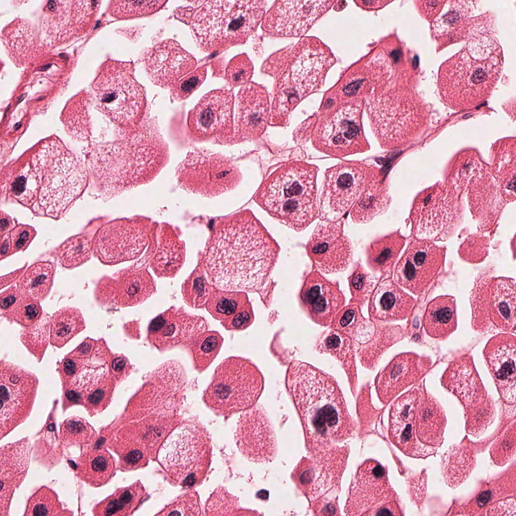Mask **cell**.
<instances>
[{
	"label": "cell",
	"instance_id": "1",
	"mask_svg": "<svg viewBox=\"0 0 516 516\" xmlns=\"http://www.w3.org/2000/svg\"><path fill=\"white\" fill-rule=\"evenodd\" d=\"M280 248L249 209L215 220L201 264L217 289L256 292L269 281Z\"/></svg>",
	"mask_w": 516,
	"mask_h": 516
},
{
	"label": "cell",
	"instance_id": "2",
	"mask_svg": "<svg viewBox=\"0 0 516 516\" xmlns=\"http://www.w3.org/2000/svg\"><path fill=\"white\" fill-rule=\"evenodd\" d=\"M119 130L118 139L97 145L90 157L95 183L103 199L149 183L169 159L157 119L147 112L138 125Z\"/></svg>",
	"mask_w": 516,
	"mask_h": 516
},
{
	"label": "cell",
	"instance_id": "3",
	"mask_svg": "<svg viewBox=\"0 0 516 516\" xmlns=\"http://www.w3.org/2000/svg\"><path fill=\"white\" fill-rule=\"evenodd\" d=\"M286 386L300 415L312 453L329 449L352 436L354 430L335 379L300 361L289 365Z\"/></svg>",
	"mask_w": 516,
	"mask_h": 516
},
{
	"label": "cell",
	"instance_id": "4",
	"mask_svg": "<svg viewBox=\"0 0 516 516\" xmlns=\"http://www.w3.org/2000/svg\"><path fill=\"white\" fill-rule=\"evenodd\" d=\"M26 168L12 182L13 195L23 205L38 208L51 218L61 217L87 184L84 167L57 139L41 144Z\"/></svg>",
	"mask_w": 516,
	"mask_h": 516
},
{
	"label": "cell",
	"instance_id": "5",
	"mask_svg": "<svg viewBox=\"0 0 516 516\" xmlns=\"http://www.w3.org/2000/svg\"><path fill=\"white\" fill-rule=\"evenodd\" d=\"M333 58L313 38L304 37L271 55L261 71L274 78L269 124L286 126L298 103L321 85Z\"/></svg>",
	"mask_w": 516,
	"mask_h": 516
},
{
	"label": "cell",
	"instance_id": "6",
	"mask_svg": "<svg viewBox=\"0 0 516 516\" xmlns=\"http://www.w3.org/2000/svg\"><path fill=\"white\" fill-rule=\"evenodd\" d=\"M503 67L502 50L488 34L472 38L440 67L438 87L442 100L455 107L473 106L491 94Z\"/></svg>",
	"mask_w": 516,
	"mask_h": 516
},
{
	"label": "cell",
	"instance_id": "7",
	"mask_svg": "<svg viewBox=\"0 0 516 516\" xmlns=\"http://www.w3.org/2000/svg\"><path fill=\"white\" fill-rule=\"evenodd\" d=\"M316 175L305 162H283L263 180L253 200L277 221L302 231L319 215Z\"/></svg>",
	"mask_w": 516,
	"mask_h": 516
},
{
	"label": "cell",
	"instance_id": "8",
	"mask_svg": "<svg viewBox=\"0 0 516 516\" xmlns=\"http://www.w3.org/2000/svg\"><path fill=\"white\" fill-rule=\"evenodd\" d=\"M182 8L198 47L220 52L244 44L256 31L265 14V1H195Z\"/></svg>",
	"mask_w": 516,
	"mask_h": 516
},
{
	"label": "cell",
	"instance_id": "9",
	"mask_svg": "<svg viewBox=\"0 0 516 516\" xmlns=\"http://www.w3.org/2000/svg\"><path fill=\"white\" fill-rule=\"evenodd\" d=\"M134 69L131 62L109 60L93 84L97 108L120 128L138 125L147 113L145 90Z\"/></svg>",
	"mask_w": 516,
	"mask_h": 516
},
{
	"label": "cell",
	"instance_id": "10",
	"mask_svg": "<svg viewBox=\"0 0 516 516\" xmlns=\"http://www.w3.org/2000/svg\"><path fill=\"white\" fill-rule=\"evenodd\" d=\"M264 389L263 375L255 365L247 359L231 356L216 368L203 399L215 412L231 414L252 407Z\"/></svg>",
	"mask_w": 516,
	"mask_h": 516
},
{
	"label": "cell",
	"instance_id": "11",
	"mask_svg": "<svg viewBox=\"0 0 516 516\" xmlns=\"http://www.w3.org/2000/svg\"><path fill=\"white\" fill-rule=\"evenodd\" d=\"M211 439L206 428L196 420L185 421L164 442L159 461L171 478L183 486L201 480L210 463Z\"/></svg>",
	"mask_w": 516,
	"mask_h": 516
},
{
	"label": "cell",
	"instance_id": "12",
	"mask_svg": "<svg viewBox=\"0 0 516 516\" xmlns=\"http://www.w3.org/2000/svg\"><path fill=\"white\" fill-rule=\"evenodd\" d=\"M175 177L182 189L211 198L235 188L242 175L229 157L203 148H195L177 166Z\"/></svg>",
	"mask_w": 516,
	"mask_h": 516
},
{
	"label": "cell",
	"instance_id": "13",
	"mask_svg": "<svg viewBox=\"0 0 516 516\" xmlns=\"http://www.w3.org/2000/svg\"><path fill=\"white\" fill-rule=\"evenodd\" d=\"M152 235L151 221L146 218L118 219L99 229L92 249L102 263L115 265L139 257L150 243Z\"/></svg>",
	"mask_w": 516,
	"mask_h": 516
},
{
	"label": "cell",
	"instance_id": "14",
	"mask_svg": "<svg viewBox=\"0 0 516 516\" xmlns=\"http://www.w3.org/2000/svg\"><path fill=\"white\" fill-rule=\"evenodd\" d=\"M395 496L384 467L366 461L352 479L344 511L349 515H397Z\"/></svg>",
	"mask_w": 516,
	"mask_h": 516
},
{
	"label": "cell",
	"instance_id": "15",
	"mask_svg": "<svg viewBox=\"0 0 516 516\" xmlns=\"http://www.w3.org/2000/svg\"><path fill=\"white\" fill-rule=\"evenodd\" d=\"M234 101L233 92L226 88L205 94L188 113L187 126L191 137L198 141L231 144Z\"/></svg>",
	"mask_w": 516,
	"mask_h": 516
},
{
	"label": "cell",
	"instance_id": "16",
	"mask_svg": "<svg viewBox=\"0 0 516 516\" xmlns=\"http://www.w3.org/2000/svg\"><path fill=\"white\" fill-rule=\"evenodd\" d=\"M364 164L342 163L325 175L319 199L321 220L341 219L372 181Z\"/></svg>",
	"mask_w": 516,
	"mask_h": 516
},
{
	"label": "cell",
	"instance_id": "17",
	"mask_svg": "<svg viewBox=\"0 0 516 516\" xmlns=\"http://www.w3.org/2000/svg\"><path fill=\"white\" fill-rule=\"evenodd\" d=\"M490 269L476 276L470 293L473 318L503 322L515 329L516 286L514 279L495 277Z\"/></svg>",
	"mask_w": 516,
	"mask_h": 516
},
{
	"label": "cell",
	"instance_id": "18",
	"mask_svg": "<svg viewBox=\"0 0 516 516\" xmlns=\"http://www.w3.org/2000/svg\"><path fill=\"white\" fill-rule=\"evenodd\" d=\"M446 250L413 236L395 269V282L414 295L422 294L443 271Z\"/></svg>",
	"mask_w": 516,
	"mask_h": 516
},
{
	"label": "cell",
	"instance_id": "19",
	"mask_svg": "<svg viewBox=\"0 0 516 516\" xmlns=\"http://www.w3.org/2000/svg\"><path fill=\"white\" fill-rule=\"evenodd\" d=\"M359 108L346 105L318 122L312 141L317 149L336 156H344L367 147Z\"/></svg>",
	"mask_w": 516,
	"mask_h": 516
},
{
	"label": "cell",
	"instance_id": "20",
	"mask_svg": "<svg viewBox=\"0 0 516 516\" xmlns=\"http://www.w3.org/2000/svg\"><path fill=\"white\" fill-rule=\"evenodd\" d=\"M1 436H5L29 415L38 379L33 373L10 362L1 365Z\"/></svg>",
	"mask_w": 516,
	"mask_h": 516
},
{
	"label": "cell",
	"instance_id": "21",
	"mask_svg": "<svg viewBox=\"0 0 516 516\" xmlns=\"http://www.w3.org/2000/svg\"><path fill=\"white\" fill-rule=\"evenodd\" d=\"M417 108L414 99L403 94L381 97L368 105L370 124L381 145L394 148L407 139Z\"/></svg>",
	"mask_w": 516,
	"mask_h": 516
},
{
	"label": "cell",
	"instance_id": "22",
	"mask_svg": "<svg viewBox=\"0 0 516 516\" xmlns=\"http://www.w3.org/2000/svg\"><path fill=\"white\" fill-rule=\"evenodd\" d=\"M332 1H276L265 14L261 28L271 37L303 36L331 6Z\"/></svg>",
	"mask_w": 516,
	"mask_h": 516
},
{
	"label": "cell",
	"instance_id": "23",
	"mask_svg": "<svg viewBox=\"0 0 516 516\" xmlns=\"http://www.w3.org/2000/svg\"><path fill=\"white\" fill-rule=\"evenodd\" d=\"M306 248L316 270L322 273L344 271L352 261V245L344 233L343 219L319 221Z\"/></svg>",
	"mask_w": 516,
	"mask_h": 516
},
{
	"label": "cell",
	"instance_id": "24",
	"mask_svg": "<svg viewBox=\"0 0 516 516\" xmlns=\"http://www.w3.org/2000/svg\"><path fill=\"white\" fill-rule=\"evenodd\" d=\"M234 135L231 144L259 139L265 132L270 115L266 89L249 82L240 88L237 95Z\"/></svg>",
	"mask_w": 516,
	"mask_h": 516
},
{
	"label": "cell",
	"instance_id": "25",
	"mask_svg": "<svg viewBox=\"0 0 516 516\" xmlns=\"http://www.w3.org/2000/svg\"><path fill=\"white\" fill-rule=\"evenodd\" d=\"M144 62L152 83L170 89L183 77L194 71L197 65L195 58L172 39L162 41L149 49Z\"/></svg>",
	"mask_w": 516,
	"mask_h": 516
},
{
	"label": "cell",
	"instance_id": "26",
	"mask_svg": "<svg viewBox=\"0 0 516 516\" xmlns=\"http://www.w3.org/2000/svg\"><path fill=\"white\" fill-rule=\"evenodd\" d=\"M235 438L240 452L250 461L270 462L276 455V442L272 426L260 406L241 415Z\"/></svg>",
	"mask_w": 516,
	"mask_h": 516
},
{
	"label": "cell",
	"instance_id": "27",
	"mask_svg": "<svg viewBox=\"0 0 516 516\" xmlns=\"http://www.w3.org/2000/svg\"><path fill=\"white\" fill-rule=\"evenodd\" d=\"M155 291V282L148 270L131 266L103 279L97 295L105 303L124 307L143 302Z\"/></svg>",
	"mask_w": 516,
	"mask_h": 516
},
{
	"label": "cell",
	"instance_id": "28",
	"mask_svg": "<svg viewBox=\"0 0 516 516\" xmlns=\"http://www.w3.org/2000/svg\"><path fill=\"white\" fill-rule=\"evenodd\" d=\"M207 330V324L200 316L191 315L183 310L170 308L150 324L148 338L159 349L180 344L195 342Z\"/></svg>",
	"mask_w": 516,
	"mask_h": 516
},
{
	"label": "cell",
	"instance_id": "29",
	"mask_svg": "<svg viewBox=\"0 0 516 516\" xmlns=\"http://www.w3.org/2000/svg\"><path fill=\"white\" fill-rule=\"evenodd\" d=\"M345 301L337 283L327 280L316 270H312L306 276L300 292V302L315 323L324 326L330 325Z\"/></svg>",
	"mask_w": 516,
	"mask_h": 516
},
{
	"label": "cell",
	"instance_id": "30",
	"mask_svg": "<svg viewBox=\"0 0 516 516\" xmlns=\"http://www.w3.org/2000/svg\"><path fill=\"white\" fill-rule=\"evenodd\" d=\"M88 1H49L43 29L49 41H62L76 35L89 23L97 2Z\"/></svg>",
	"mask_w": 516,
	"mask_h": 516
},
{
	"label": "cell",
	"instance_id": "31",
	"mask_svg": "<svg viewBox=\"0 0 516 516\" xmlns=\"http://www.w3.org/2000/svg\"><path fill=\"white\" fill-rule=\"evenodd\" d=\"M485 356L501 396L505 400L514 403L515 337L503 334L491 338L485 348Z\"/></svg>",
	"mask_w": 516,
	"mask_h": 516
},
{
	"label": "cell",
	"instance_id": "32",
	"mask_svg": "<svg viewBox=\"0 0 516 516\" xmlns=\"http://www.w3.org/2000/svg\"><path fill=\"white\" fill-rule=\"evenodd\" d=\"M415 303L412 296L388 277L376 285L370 296L369 316L373 320H402L411 314Z\"/></svg>",
	"mask_w": 516,
	"mask_h": 516
},
{
	"label": "cell",
	"instance_id": "33",
	"mask_svg": "<svg viewBox=\"0 0 516 516\" xmlns=\"http://www.w3.org/2000/svg\"><path fill=\"white\" fill-rule=\"evenodd\" d=\"M155 243L150 244V266L160 277H174L182 267L185 260V246L172 227L162 224L156 230Z\"/></svg>",
	"mask_w": 516,
	"mask_h": 516
},
{
	"label": "cell",
	"instance_id": "34",
	"mask_svg": "<svg viewBox=\"0 0 516 516\" xmlns=\"http://www.w3.org/2000/svg\"><path fill=\"white\" fill-rule=\"evenodd\" d=\"M31 453L26 439L7 444L1 449V511H6L12 492L23 480L28 469Z\"/></svg>",
	"mask_w": 516,
	"mask_h": 516
},
{
	"label": "cell",
	"instance_id": "35",
	"mask_svg": "<svg viewBox=\"0 0 516 516\" xmlns=\"http://www.w3.org/2000/svg\"><path fill=\"white\" fill-rule=\"evenodd\" d=\"M416 358L417 356L411 353L399 355L377 374L375 388L383 403L388 404L420 377L417 373Z\"/></svg>",
	"mask_w": 516,
	"mask_h": 516
},
{
	"label": "cell",
	"instance_id": "36",
	"mask_svg": "<svg viewBox=\"0 0 516 516\" xmlns=\"http://www.w3.org/2000/svg\"><path fill=\"white\" fill-rule=\"evenodd\" d=\"M2 37L9 56L17 64L29 63L39 51L35 30L24 20H17L9 25L4 30Z\"/></svg>",
	"mask_w": 516,
	"mask_h": 516
},
{
	"label": "cell",
	"instance_id": "37",
	"mask_svg": "<svg viewBox=\"0 0 516 516\" xmlns=\"http://www.w3.org/2000/svg\"><path fill=\"white\" fill-rule=\"evenodd\" d=\"M423 324L431 337L440 339L448 337L456 329L455 298L441 295L430 301L424 314Z\"/></svg>",
	"mask_w": 516,
	"mask_h": 516
},
{
	"label": "cell",
	"instance_id": "38",
	"mask_svg": "<svg viewBox=\"0 0 516 516\" xmlns=\"http://www.w3.org/2000/svg\"><path fill=\"white\" fill-rule=\"evenodd\" d=\"M406 243V238L400 231L376 238L366 250L367 264L383 277L390 276L394 264Z\"/></svg>",
	"mask_w": 516,
	"mask_h": 516
},
{
	"label": "cell",
	"instance_id": "39",
	"mask_svg": "<svg viewBox=\"0 0 516 516\" xmlns=\"http://www.w3.org/2000/svg\"><path fill=\"white\" fill-rule=\"evenodd\" d=\"M77 476L94 487L106 483L115 473V464L111 455L104 448L86 451L78 459Z\"/></svg>",
	"mask_w": 516,
	"mask_h": 516
},
{
	"label": "cell",
	"instance_id": "40",
	"mask_svg": "<svg viewBox=\"0 0 516 516\" xmlns=\"http://www.w3.org/2000/svg\"><path fill=\"white\" fill-rule=\"evenodd\" d=\"M144 488L139 483L118 489L94 508L95 515H130L145 496Z\"/></svg>",
	"mask_w": 516,
	"mask_h": 516
},
{
	"label": "cell",
	"instance_id": "41",
	"mask_svg": "<svg viewBox=\"0 0 516 516\" xmlns=\"http://www.w3.org/2000/svg\"><path fill=\"white\" fill-rule=\"evenodd\" d=\"M390 200L383 194L379 186L373 181L354 204L351 217L355 223L365 224L375 217L384 214L388 210Z\"/></svg>",
	"mask_w": 516,
	"mask_h": 516
},
{
	"label": "cell",
	"instance_id": "42",
	"mask_svg": "<svg viewBox=\"0 0 516 516\" xmlns=\"http://www.w3.org/2000/svg\"><path fill=\"white\" fill-rule=\"evenodd\" d=\"M54 268L51 263L40 262L31 266L20 278L18 287L20 292L36 300L48 294L53 281Z\"/></svg>",
	"mask_w": 516,
	"mask_h": 516
},
{
	"label": "cell",
	"instance_id": "43",
	"mask_svg": "<svg viewBox=\"0 0 516 516\" xmlns=\"http://www.w3.org/2000/svg\"><path fill=\"white\" fill-rule=\"evenodd\" d=\"M85 327L80 310L75 307H63L55 312L52 317L51 344L61 347Z\"/></svg>",
	"mask_w": 516,
	"mask_h": 516
},
{
	"label": "cell",
	"instance_id": "44",
	"mask_svg": "<svg viewBox=\"0 0 516 516\" xmlns=\"http://www.w3.org/2000/svg\"><path fill=\"white\" fill-rule=\"evenodd\" d=\"M347 335L331 329L325 332L317 343V350L329 353L344 365L346 372L355 370L354 357L351 340Z\"/></svg>",
	"mask_w": 516,
	"mask_h": 516
},
{
	"label": "cell",
	"instance_id": "45",
	"mask_svg": "<svg viewBox=\"0 0 516 516\" xmlns=\"http://www.w3.org/2000/svg\"><path fill=\"white\" fill-rule=\"evenodd\" d=\"M249 302L245 293L217 289L211 292L206 307L215 319L222 321L232 316Z\"/></svg>",
	"mask_w": 516,
	"mask_h": 516
},
{
	"label": "cell",
	"instance_id": "46",
	"mask_svg": "<svg viewBox=\"0 0 516 516\" xmlns=\"http://www.w3.org/2000/svg\"><path fill=\"white\" fill-rule=\"evenodd\" d=\"M92 248V243L87 236L78 235L70 237L58 250L59 262L67 268L78 267L89 260Z\"/></svg>",
	"mask_w": 516,
	"mask_h": 516
},
{
	"label": "cell",
	"instance_id": "47",
	"mask_svg": "<svg viewBox=\"0 0 516 516\" xmlns=\"http://www.w3.org/2000/svg\"><path fill=\"white\" fill-rule=\"evenodd\" d=\"M223 338L216 331L205 332L194 344L191 351L196 368L200 372L206 369L218 354Z\"/></svg>",
	"mask_w": 516,
	"mask_h": 516
},
{
	"label": "cell",
	"instance_id": "48",
	"mask_svg": "<svg viewBox=\"0 0 516 516\" xmlns=\"http://www.w3.org/2000/svg\"><path fill=\"white\" fill-rule=\"evenodd\" d=\"M182 295L184 302L193 308L204 307L211 294L210 286L198 266L184 281Z\"/></svg>",
	"mask_w": 516,
	"mask_h": 516
},
{
	"label": "cell",
	"instance_id": "49",
	"mask_svg": "<svg viewBox=\"0 0 516 516\" xmlns=\"http://www.w3.org/2000/svg\"><path fill=\"white\" fill-rule=\"evenodd\" d=\"M166 1H114L110 12L118 19H126L150 15L161 9Z\"/></svg>",
	"mask_w": 516,
	"mask_h": 516
},
{
	"label": "cell",
	"instance_id": "50",
	"mask_svg": "<svg viewBox=\"0 0 516 516\" xmlns=\"http://www.w3.org/2000/svg\"><path fill=\"white\" fill-rule=\"evenodd\" d=\"M349 289L352 296L350 303L362 305L371 296L377 279L369 273L359 263H356L348 277Z\"/></svg>",
	"mask_w": 516,
	"mask_h": 516
},
{
	"label": "cell",
	"instance_id": "51",
	"mask_svg": "<svg viewBox=\"0 0 516 516\" xmlns=\"http://www.w3.org/2000/svg\"><path fill=\"white\" fill-rule=\"evenodd\" d=\"M56 494L43 487L29 499L25 515L46 516L65 515Z\"/></svg>",
	"mask_w": 516,
	"mask_h": 516
},
{
	"label": "cell",
	"instance_id": "52",
	"mask_svg": "<svg viewBox=\"0 0 516 516\" xmlns=\"http://www.w3.org/2000/svg\"><path fill=\"white\" fill-rule=\"evenodd\" d=\"M3 312L8 318L27 326L39 319L42 310L37 300L20 292L12 305Z\"/></svg>",
	"mask_w": 516,
	"mask_h": 516
},
{
	"label": "cell",
	"instance_id": "53",
	"mask_svg": "<svg viewBox=\"0 0 516 516\" xmlns=\"http://www.w3.org/2000/svg\"><path fill=\"white\" fill-rule=\"evenodd\" d=\"M94 431L86 420L73 416L64 421L60 434L61 440L64 443L81 444L89 442L94 435Z\"/></svg>",
	"mask_w": 516,
	"mask_h": 516
},
{
	"label": "cell",
	"instance_id": "54",
	"mask_svg": "<svg viewBox=\"0 0 516 516\" xmlns=\"http://www.w3.org/2000/svg\"><path fill=\"white\" fill-rule=\"evenodd\" d=\"M253 65L245 53L233 57L227 64L223 77L231 88L242 86L250 82L253 74Z\"/></svg>",
	"mask_w": 516,
	"mask_h": 516
},
{
	"label": "cell",
	"instance_id": "55",
	"mask_svg": "<svg viewBox=\"0 0 516 516\" xmlns=\"http://www.w3.org/2000/svg\"><path fill=\"white\" fill-rule=\"evenodd\" d=\"M36 234L35 229L29 225L20 224L1 239V259L16 252L25 250Z\"/></svg>",
	"mask_w": 516,
	"mask_h": 516
},
{
	"label": "cell",
	"instance_id": "56",
	"mask_svg": "<svg viewBox=\"0 0 516 516\" xmlns=\"http://www.w3.org/2000/svg\"><path fill=\"white\" fill-rule=\"evenodd\" d=\"M488 237L481 234L468 236L460 245L458 252L463 260L472 264L481 263L488 253Z\"/></svg>",
	"mask_w": 516,
	"mask_h": 516
},
{
	"label": "cell",
	"instance_id": "57",
	"mask_svg": "<svg viewBox=\"0 0 516 516\" xmlns=\"http://www.w3.org/2000/svg\"><path fill=\"white\" fill-rule=\"evenodd\" d=\"M364 319L359 306L350 303L337 313L331 324L332 329L352 337L358 325Z\"/></svg>",
	"mask_w": 516,
	"mask_h": 516
},
{
	"label": "cell",
	"instance_id": "58",
	"mask_svg": "<svg viewBox=\"0 0 516 516\" xmlns=\"http://www.w3.org/2000/svg\"><path fill=\"white\" fill-rule=\"evenodd\" d=\"M207 75V65H203L182 78L171 89L172 98L181 101L188 97L204 82Z\"/></svg>",
	"mask_w": 516,
	"mask_h": 516
},
{
	"label": "cell",
	"instance_id": "59",
	"mask_svg": "<svg viewBox=\"0 0 516 516\" xmlns=\"http://www.w3.org/2000/svg\"><path fill=\"white\" fill-rule=\"evenodd\" d=\"M200 507L197 497L194 493L179 497L161 511L160 515H199Z\"/></svg>",
	"mask_w": 516,
	"mask_h": 516
},
{
	"label": "cell",
	"instance_id": "60",
	"mask_svg": "<svg viewBox=\"0 0 516 516\" xmlns=\"http://www.w3.org/2000/svg\"><path fill=\"white\" fill-rule=\"evenodd\" d=\"M254 321V314L250 302L229 317L221 321L225 329L240 331L249 327Z\"/></svg>",
	"mask_w": 516,
	"mask_h": 516
},
{
	"label": "cell",
	"instance_id": "61",
	"mask_svg": "<svg viewBox=\"0 0 516 516\" xmlns=\"http://www.w3.org/2000/svg\"><path fill=\"white\" fill-rule=\"evenodd\" d=\"M443 1H421V13L427 18H432V16L437 14L441 8Z\"/></svg>",
	"mask_w": 516,
	"mask_h": 516
},
{
	"label": "cell",
	"instance_id": "62",
	"mask_svg": "<svg viewBox=\"0 0 516 516\" xmlns=\"http://www.w3.org/2000/svg\"><path fill=\"white\" fill-rule=\"evenodd\" d=\"M13 223L11 219L6 215H1V237L4 234L12 227Z\"/></svg>",
	"mask_w": 516,
	"mask_h": 516
},
{
	"label": "cell",
	"instance_id": "63",
	"mask_svg": "<svg viewBox=\"0 0 516 516\" xmlns=\"http://www.w3.org/2000/svg\"><path fill=\"white\" fill-rule=\"evenodd\" d=\"M490 492L488 491L482 492L477 499L478 504L480 506H484L489 500L490 497Z\"/></svg>",
	"mask_w": 516,
	"mask_h": 516
},
{
	"label": "cell",
	"instance_id": "64",
	"mask_svg": "<svg viewBox=\"0 0 516 516\" xmlns=\"http://www.w3.org/2000/svg\"><path fill=\"white\" fill-rule=\"evenodd\" d=\"M256 496L259 498H261V499H267L268 498V497H269V492H268V491H266L265 490H261V491H259L257 493Z\"/></svg>",
	"mask_w": 516,
	"mask_h": 516
}]
</instances>
